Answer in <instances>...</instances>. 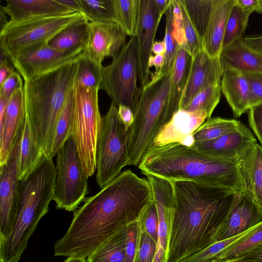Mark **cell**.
I'll use <instances>...</instances> for the list:
<instances>
[{
  "label": "cell",
  "instance_id": "obj_1",
  "mask_svg": "<svg viewBox=\"0 0 262 262\" xmlns=\"http://www.w3.org/2000/svg\"><path fill=\"white\" fill-rule=\"evenodd\" d=\"M153 200L150 185L124 170L74 211L67 231L54 244V256L86 258L104 243L138 220Z\"/></svg>",
  "mask_w": 262,
  "mask_h": 262
},
{
  "label": "cell",
  "instance_id": "obj_2",
  "mask_svg": "<svg viewBox=\"0 0 262 262\" xmlns=\"http://www.w3.org/2000/svg\"><path fill=\"white\" fill-rule=\"evenodd\" d=\"M171 181L167 262H180L215 242L236 192L191 181Z\"/></svg>",
  "mask_w": 262,
  "mask_h": 262
},
{
  "label": "cell",
  "instance_id": "obj_3",
  "mask_svg": "<svg viewBox=\"0 0 262 262\" xmlns=\"http://www.w3.org/2000/svg\"><path fill=\"white\" fill-rule=\"evenodd\" d=\"M237 162L217 159L173 143L150 148L138 167L145 176L191 181L237 193L244 190Z\"/></svg>",
  "mask_w": 262,
  "mask_h": 262
},
{
  "label": "cell",
  "instance_id": "obj_4",
  "mask_svg": "<svg viewBox=\"0 0 262 262\" xmlns=\"http://www.w3.org/2000/svg\"><path fill=\"white\" fill-rule=\"evenodd\" d=\"M56 166L47 159L20 181L15 220L8 236L0 240L1 262H18L29 239L48 212L55 193Z\"/></svg>",
  "mask_w": 262,
  "mask_h": 262
},
{
  "label": "cell",
  "instance_id": "obj_5",
  "mask_svg": "<svg viewBox=\"0 0 262 262\" xmlns=\"http://www.w3.org/2000/svg\"><path fill=\"white\" fill-rule=\"evenodd\" d=\"M77 66L69 64L24 84L26 117L47 159H51L56 124L74 87Z\"/></svg>",
  "mask_w": 262,
  "mask_h": 262
},
{
  "label": "cell",
  "instance_id": "obj_6",
  "mask_svg": "<svg viewBox=\"0 0 262 262\" xmlns=\"http://www.w3.org/2000/svg\"><path fill=\"white\" fill-rule=\"evenodd\" d=\"M171 74L141 89L130 128V165H138L158 133L172 118L168 109Z\"/></svg>",
  "mask_w": 262,
  "mask_h": 262
},
{
  "label": "cell",
  "instance_id": "obj_7",
  "mask_svg": "<svg viewBox=\"0 0 262 262\" xmlns=\"http://www.w3.org/2000/svg\"><path fill=\"white\" fill-rule=\"evenodd\" d=\"M130 128L120 120L116 104L112 102L102 118L96 148V181L101 189L130 165L128 151Z\"/></svg>",
  "mask_w": 262,
  "mask_h": 262
},
{
  "label": "cell",
  "instance_id": "obj_8",
  "mask_svg": "<svg viewBox=\"0 0 262 262\" xmlns=\"http://www.w3.org/2000/svg\"><path fill=\"white\" fill-rule=\"evenodd\" d=\"M99 90L85 88L74 82L72 136L82 169L88 178L96 171L97 143L102 118L99 109Z\"/></svg>",
  "mask_w": 262,
  "mask_h": 262
},
{
  "label": "cell",
  "instance_id": "obj_9",
  "mask_svg": "<svg viewBox=\"0 0 262 262\" xmlns=\"http://www.w3.org/2000/svg\"><path fill=\"white\" fill-rule=\"evenodd\" d=\"M139 64L137 39L131 37L112 63L103 67L100 90L104 91L112 102L124 105L134 113L141 95L137 86Z\"/></svg>",
  "mask_w": 262,
  "mask_h": 262
},
{
  "label": "cell",
  "instance_id": "obj_10",
  "mask_svg": "<svg viewBox=\"0 0 262 262\" xmlns=\"http://www.w3.org/2000/svg\"><path fill=\"white\" fill-rule=\"evenodd\" d=\"M84 16L71 14L32 18L10 24L0 30L1 53L8 59L21 50L34 44L48 42L66 27Z\"/></svg>",
  "mask_w": 262,
  "mask_h": 262
},
{
  "label": "cell",
  "instance_id": "obj_11",
  "mask_svg": "<svg viewBox=\"0 0 262 262\" xmlns=\"http://www.w3.org/2000/svg\"><path fill=\"white\" fill-rule=\"evenodd\" d=\"M56 155L53 200L58 209L75 211L86 199L88 177L82 169L72 135Z\"/></svg>",
  "mask_w": 262,
  "mask_h": 262
},
{
  "label": "cell",
  "instance_id": "obj_12",
  "mask_svg": "<svg viewBox=\"0 0 262 262\" xmlns=\"http://www.w3.org/2000/svg\"><path fill=\"white\" fill-rule=\"evenodd\" d=\"M84 49L61 51L43 42L21 50L9 59L25 82L77 62L83 56Z\"/></svg>",
  "mask_w": 262,
  "mask_h": 262
},
{
  "label": "cell",
  "instance_id": "obj_13",
  "mask_svg": "<svg viewBox=\"0 0 262 262\" xmlns=\"http://www.w3.org/2000/svg\"><path fill=\"white\" fill-rule=\"evenodd\" d=\"M23 130L8 161L1 166L0 240L10 232L16 215L20 182L17 172Z\"/></svg>",
  "mask_w": 262,
  "mask_h": 262
},
{
  "label": "cell",
  "instance_id": "obj_14",
  "mask_svg": "<svg viewBox=\"0 0 262 262\" xmlns=\"http://www.w3.org/2000/svg\"><path fill=\"white\" fill-rule=\"evenodd\" d=\"M162 16L155 0H140L135 36L137 39L141 90L149 81V59L156 32Z\"/></svg>",
  "mask_w": 262,
  "mask_h": 262
},
{
  "label": "cell",
  "instance_id": "obj_15",
  "mask_svg": "<svg viewBox=\"0 0 262 262\" xmlns=\"http://www.w3.org/2000/svg\"><path fill=\"white\" fill-rule=\"evenodd\" d=\"M156 204L158 219V237L153 262H167L171 219L174 201L171 181L146 175Z\"/></svg>",
  "mask_w": 262,
  "mask_h": 262
},
{
  "label": "cell",
  "instance_id": "obj_16",
  "mask_svg": "<svg viewBox=\"0 0 262 262\" xmlns=\"http://www.w3.org/2000/svg\"><path fill=\"white\" fill-rule=\"evenodd\" d=\"M127 34L116 23H89L83 55L102 64L106 57H115L125 46Z\"/></svg>",
  "mask_w": 262,
  "mask_h": 262
},
{
  "label": "cell",
  "instance_id": "obj_17",
  "mask_svg": "<svg viewBox=\"0 0 262 262\" xmlns=\"http://www.w3.org/2000/svg\"><path fill=\"white\" fill-rule=\"evenodd\" d=\"M262 222V209L244 190L235 194L230 211L219 229L215 242L243 233Z\"/></svg>",
  "mask_w": 262,
  "mask_h": 262
},
{
  "label": "cell",
  "instance_id": "obj_18",
  "mask_svg": "<svg viewBox=\"0 0 262 262\" xmlns=\"http://www.w3.org/2000/svg\"><path fill=\"white\" fill-rule=\"evenodd\" d=\"M26 118L24 87L11 97L0 116V166L8 161L23 130Z\"/></svg>",
  "mask_w": 262,
  "mask_h": 262
},
{
  "label": "cell",
  "instance_id": "obj_19",
  "mask_svg": "<svg viewBox=\"0 0 262 262\" xmlns=\"http://www.w3.org/2000/svg\"><path fill=\"white\" fill-rule=\"evenodd\" d=\"M255 143L251 132L242 124L235 132L211 141L195 142L191 147L217 159L238 161Z\"/></svg>",
  "mask_w": 262,
  "mask_h": 262
},
{
  "label": "cell",
  "instance_id": "obj_20",
  "mask_svg": "<svg viewBox=\"0 0 262 262\" xmlns=\"http://www.w3.org/2000/svg\"><path fill=\"white\" fill-rule=\"evenodd\" d=\"M223 71L219 58L212 57L202 50L193 58L190 74L180 110H183L203 90L221 84Z\"/></svg>",
  "mask_w": 262,
  "mask_h": 262
},
{
  "label": "cell",
  "instance_id": "obj_21",
  "mask_svg": "<svg viewBox=\"0 0 262 262\" xmlns=\"http://www.w3.org/2000/svg\"><path fill=\"white\" fill-rule=\"evenodd\" d=\"M1 9L8 15L10 24L39 17L62 16L77 12L58 0H6Z\"/></svg>",
  "mask_w": 262,
  "mask_h": 262
},
{
  "label": "cell",
  "instance_id": "obj_22",
  "mask_svg": "<svg viewBox=\"0 0 262 262\" xmlns=\"http://www.w3.org/2000/svg\"><path fill=\"white\" fill-rule=\"evenodd\" d=\"M207 119L204 111L190 112L179 110L158 133L151 147L181 143L186 138L193 135Z\"/></svg>",
  "mask_w": 262,
  "mask_h": 262
},
{
  "label": "cell",
  "instance_id": "obj_23",
  "mask_svg": "<svg viewBox=\"0 0 262 262\" xmlns=\"http://www.w3.org/2000/svg\"><path fill=\"white\" fill-rule=\"evenodd\" d=\"M244 191L262 209V146L255 143L237 162Z\"/></svg>",
  "mask_w": 262,
  "mask_h": 262
},
{
  "label": "cell",
  "instance_id": "obj_24",
  "mask_svg": "<svg viewBox=\"0 0 262 262\" xmlns=\"http://www.w3.org/2000/svg\"><path fill=\"white\" fill-rule=\"evenodd\" d=\"M221 88L235 117H239L249 111L250 87L243 72L232 69L224 70Z\"/></svg>",
  "mask_w": 262,
  "mask_h": 262
},
{
  "label": "cell",
  "instance_id": "obj_25",
  "mask_svg": "<svg viewBox=\"0 0 262 262\" xmlns=\"http://www.w3.org/2000/svg\"><path fill=\"white\" fill-rule=\"evenodd\" d=\"M219 58L223 71L232 69L243 73H262V54L246 46L242 39L222 50Z\"/></svg>",
  "mask_w": 262,
  "mask_h": 262
},
{
  "label": "cell",
  "instance_id": "obj_26",
  "mask_svg": "<svg viewBox=\"0 0 262 262\" xmlns=\"http://www.w3.org/2000/svg\"><path fill=\"white\" fill-rule=\"evenodd\" d=\"M235 0H215L212 14L203 41V48L212 57L221 52L227 22Z\"/></svg>",
  "mask_w": 262,
  "mask_h": 262
},
{
  "label": "cell",
  "instance_id": "obj_27",
  "mask_svg": "<svg viewBox=\"0 0 262 262\" xmlns=\"http://www.w3.org/2000/svg\"><path fill=\"white\" fill-rule=\"evenodd\" d=\"M193 58L184 45L180 46L171 74L168 109L173 117L180 110L181 100L191 72Z\"/></svg>",
  "mask_w": 262,
  "mask_h": 262
},
{
  "label": "cell",
  "instance_id": "obj_28",
  "mask_svg": "<svg viewBox=\"0 0 262 262\" xmlns=\"http://www.w3.org/2000/svg\"><path fill=\"white\" fill-rule=\"evenodd\" d=\"M165 14V32L163 40L166 45V52L164 54V65L159 70L151 75V79L147 85L151 84L164 76L171 73L180 46L185 45L183 38L177 29L172 0Z\"/></svg>",
  "mask_w": 262,
  "mask_h": 262
},
{
  "label": "cell",
  "instance_id": "obj_29",
  "mask_svg": "<svg viewBox=\"0 0 262 262\" xmlns=\"http://www.w3.org/2000/svg\"><path fill=\"white\" fill-rule=\"evenodd\" d=\"M47 158L39 147L27 118L21 135L18 165V179L24 180Z\"/></svg>",
  "mask_w": 262,
  "mask_h": 262
},
{
  "label": "cell",
  "instance_id": "obj_30",
  "mask_svg": "<svg viewBox=\"0 0 262 262\" xmlns=\"http://www.w3.org/2000/svg\"><path fill=\"white\" fill-rule=\"evenodd\" d=\"M89 22L83 16L64 28L47 42L61 51L85 49L89 37Z\"/></svg>",
  "mask_w": 262,
  "mask_h": 262
},
{
  "label": "cell",
  "instance_id": "obj_31",
  "mask_svg": "<svg viewBox=\"0 0 262 262\" xmlns=\"http://www.w3.org/2000/svg\"><path fill=\"white\" fill-rule=\"evenodd\" d=\"M86 262H126L125 228L86 258Z\"/></svg>",
  "mask_w": 262,
  "mask_h": 262
},
{
  "label": "cell",
  "instance_id": "obj_32",
  "mask_svg": "<svg viewBox=\"0 0 262 262\" xmlns=\"http://www.w3.org/2000/svg\"><path fill=\"white\" fill-rule=\"evenodd\" d=\"M182 2L203 46L215 0H182Z\"/></svg>",
  "mask_w": 262,
  "mask_h": 262
},
{
  "label": "cell",
  "instance_id": "obj_33",
  "mask_svg": "<svg viewBox=\"0 0 262 262\" xmlns=\"http://www.w3.org/2000/svg\"><path fill=\"white\" fill-rule=\"evenodd\" d=\"M242 124L235 119L221 118L209 119L193 134L195 142H204L214 140L239 129Z\"/></svg>",
  "mask_w": 262,
  "mask_h": 262
},
{
  "label": "cell",
  "instance_id": "obj_34",
  "mask_svg": "<svg viewBox=\"0 0 262 262\" xmlns=\"http://www.w3.org/2000/svg\"><path fill=\"white\" fill-rule=\"evenodd\" d=\"M73 117L74 96L73 88L68 96L56 124L51 155V159L57 154L72 135Z\"/></svg>",
  "mask_w": 262,
  "mask_h": 262
},
{
  "label": "cell",
  "instance_id": "obj_35",
  "mask_svg": "<svg viewBox=\"0 0 262 262\" xmlns=\"http://www.w3.org/2000/svg\"><path fill=\"white\" fill-rule=\"evenodd\" d=\"M251 14L237 4L235 0L227 22L221 51L243 38Z\"/></svg>",
  "mask_w": 262,
  "mask_h": 262
},
{
  "label": "cell",
  "instance_id": "obj_36",
  "mask_svg": "<svg viewBox=\"0 0 262 262\" xmlns=\"http://www.w3.org/2000/svg\"><path fill=\"white\" fill-rule=\"evenodd\" d=\"M140 0H113L116 23L127 36L136 35Z\"/></svg>",
  "mask_w": 262,
  "mask_h": 262
},
{
  "label": "cell",
  "instance_id": "obj_37",
  "mask_svg": "<svg viewBox=\"0 0 262 262\" xmlns=\"http://www.w3.org/2000/svg\"><path fill=\"white\" fill-rule=\"evenodd\" d=\"M78 1L81 13L90 23H116L113 0Z\"/></svg>",
  "mask_w": 262,
  "mask_h": 262
},
{
  "label": "cell",
  "instance_id": "obj_38",
  "mask_svg": "<svg viewBox=\"0 0 262 262\" xmlns=\"http://www.w3.org/2000/svg\"><path fill=\"white\" fill-rule=\"evenodd\" d=\"M75 82L90 89L100 87L103 79V67L83 55L77 61Z\"/></svg>",
  "mask_w": 262,
  "mask_h": 262
},
{
  "label": "cell",
  "instance_id": "obj_39",
  "mask_svg": "<svg viewBox=\"0 0 262 262\" xmlns=\"http://www.w3.org/2000/svg\"><path fill=\"white\" fill-rule=\"evenodd\" d=\"M262 244V222L253 230L224 249L218 260L239 257Z\"/></svg>",
  "mask_w": 262,
  "mask_h": 262
},
{
  "label": "cell",
  "instance_id": "obj_40",
  "mask_svg": "<svg viewBox=\"0 0 262 262\" xmlns=\"http://www.w3.org/2000/svg\"><path fill=\"white\" fill-rule=\"evenodd\" d=\"M221 92V84L209 87L194 96L183 110L190 112L204 111L209 119L220 102Z\"/></svg>",
  "mask_w": 262,
  "mask_h": 262
},
{
  "label": "cell",
  "instance_id": "obj_41",
  "mask_svg": "<svg viewBox=\"0 0 262 262\" xmlns=\"http://www.w3.org/2000/svg\"><path fill=\"white\" fill-rule=\"evenodd\" d=\"M256 226L235 236L216 242L180 262H211L214 260H218L221 254L225 248L248 233Z\"/></svg>",
  "mask_w": 262,
  "mask_h": 262
},
{
  "label": "cell",
  "instance_id": "obj_42",
  "mask_svg": "<svg viewBox=\"0 0 262 262\" xmlns=\"http://www.w3.org/2000/svg\"><path fill=\"white\" fill-rule=\"evenodd\" d=\"M181 17L180 21L187 50L193 58L201 51L204 50L203 43L189 19L186 10L182 2L178 0Z\"/></svg>",
  "mask_w": 262,
  "mask_h": 262
},
{
  "label": "cell",
  "instance_id": "obj_43",
  "mask_svg": "<svg viewBox=\"0 0 262 262\" xmlns=\"http://www.w3.org/2000/svg\"><path fill=\"white\" fill-rule=\"evenodd\" d=\"M138 222L140 228L157 243L158 237L159 219L156 204L154 199L144 210Z\"/></svg>",
  "mask_w": 262,
  "mask_h": 262
},
{
  "label": "cell",
  "instance_id": "obj_44",
  "mask_svg": "<svg viewBox=\"0 0 262 262\" xmlns=\"http://www.w3.org/2000/svg\"><path fill=\"white\" fill-rule=\"evenodd\" d=\"M156 247L157 243L140 228L138 244L133 262H153Z\"/></svg>",
  "mask_w": 262,
  "mask_h": 262
},
{
  "label": "cell",
  "instance_id": "obj_45",
  "mask_svg": "<svg viewBox=\"0 0 262 262\" xmlns=\"http://www.w3.org/2000/svg\"><path fill=\"white\" fill-rule=\"evenodd\" d=\"M140 227L138 221L125 227L126 262H133L139 236Z\"/></svg>",
  "mask_w": 262,
  "mask_h": 262
},
{
  "label": "cell",
  "instance_id": "obj_46",
  "mask_svg": "<svg viewBox=\"0 0 262 262\" xmlns=\"http://www.w3.org/2000/svg\"><path fill=\"white\" fill-rule=\"evenodd\" d=\"M250 87L249 106H253L262 104V73H244Z\"/></svg>",
  "mask_w": 262,
  "mask_h": 262
},
{
  "label": "cell",
  "instance_id": "obj_47",
  "mask_svg": "<svg viewBox=\"0 0 262 262\" xmlns=\"http://www.w3.org/2000/svg\"><path fill=\"white\" fill-rule=\"evenodd\" d=\"M22 78L16 71L1 85L0 98L10 99L13 95L19 89L23 88Z\"/></svg>",
  "mask_w": 262,
  "mask_h": 262
},
{
  "label": "cell",
  "instance_id": "obj_48",
  "mask_svg": "<svg viewBox=\"0 0 262 262\" xmlns=\"http://www.w3.org/2000/svg\"><path fill=\"white\" fill-rule=\"evenodd\" d=\"M250 126L262 146V104L251 107L248 111Z\"/></svg>",
  "mask_w": 262,
  "mask_h": 262
},
{
  "label": "cell",
  "instance_id": "obj_49",
  "mask_svg": "<svg viewBox=\"0 0 262 262\" xmlns=\"http://www.w3.org/2000/svg\"><path fill=\"white\" fill-rule=\"evenodd\" d=\"M11 61L1 53L0 85H2L14 72Z\"/></svg>",
  "mask_w": 262,
  "mask_h": 262
},
{
  "label": "cell",
  "instance_id": "obj_50",
  "mask_svg": "<svg viewBox=\"0 0 262 262\" xmlns=\"http://www.w3.org/2000/svg\"><path fill=\"white\" fill-rule=\"evenodd\" d=\"M236 2L251 13L254 11L262 13V0H236Z\"/></svg>",
  "mask_w": 262,
  "mask_h": 262
},
{
  "label": "cell",
  "instance_id": "obj_51",
  "mask_svg": "<svg viewBox=\"0 0 262 262\" xmlns=\"http://www.w3.org/2000/svg\"><path fill=\"white\" fill-rule=\"evenodd\" d=\"M118 112L119 117L121 121L127 127L130 128L134 120L133 111L126 106L119 105L118 106Z\"/></svg>",
  "mask_w": 262,
  "mask_h": 262
},
{
  "label": "cell",
  "instance_id": "obj_52",
  "mask_svg": "<svg viewBox=\"0 0 262 262\" xmlns=\"http://www.w3.org/2000/svg\"><path fill=\"white\" fill-rule=\"evenodd\" d=\"M244 43L254 52L262 54V36L242 38Z\"/></svg>",
  "mask_w": 262,
  "mask_h": 262
},
{
  "label": "cell",
  "instance_id": "obj_53",
  "mask_svg": "<svg viewBox=\"0 0 262 262\" xmlns=\"http://www.w3.org/2000/svg\"><path fill=\"white\" fill-rule=\"evenodd\" d=\"M238 258L262 262V244Z\"/></svg>",
  "mask_w": 262,
  "mask_h": 262
},
{
  "label": "cell",
  "instance_id": "obj_54",
  "mask_svg": "<svg viewBox=\"0 0 262 262\" xmlns=\"http://www.w3.org/2000/svg\"><path fill=\"white\" fill-rule=\"evenodd\" d=\"M164 55H155L154 56L151 55L149 61V67L150 68L154 66L155 67V72L159 70L164 65Z\"/></svg>",
  "mask_w": 262,
  "mask_h": 262
},
{
  "label": "cell",
  "instance_id": "obj_55",
  "mask_svg": "<svg viewBox=\"0 0 262 262\" xmlns=\"http://www.w3.org/2000/svg\"><path fill=\"white\" fill-rule=\"evenodd\" d=\"M152 52L156 55H164L166 52V45L164 40L155 41L152 45Z\"/></svg>",
  "mask_w": 262,
  "mask_h": 262
},
{
  "label": "cell",
  "instance_id": "obj_56",
  "mask_svg": "<svg viewBox=\"0 0 262 262\" xmlns=\"http://www.w3.org/2000/svg\"><path fill=\"white\" fill-rule=\"evenodd\" d=\"M63 5L73 9L77 12L81 13L78 0H58Z\"/></svg>",
  "mask_w": 262,
  "mask_h": 262
},
{
  "label": "cell",
  "instance_id": "obj_57",
  "mask_svg": "<svg viewBox=\"0 0 262 262\" xmlns=\"http://www.w3.org/2000/svg\"><path fill=\"white\" fill-rule=\"evenodd\" d=\"M160 15L162 16L167 10L171 4V0H155Z\"/></svg>",
  "mask_w": 262,
  "mask_h": 262
},
{
  "label": "cell",
  "instance_id": "obj_58",
  "mask_svg": "<svg viewBox=\"0 0 262 262\" xmlns=\"http://www.w3.org/2000/svg\"><path fill=\"white\" fill-rule=\"evenodd\" d=\"M0 15H1V21H0V27L1 30H2L8 24L9 21L7 20V18L6 17V14L4 12V11L1 9L0 11Z\"/></svg>",
  "mask_w": 262,
  "mask_h": 262
},
{
  "label": "cell",
  "instance_id": "obj_59",
  "mask_svg": "<svg viewBox=\"0 0 262 262\" xmlns=\"http://www.w3.org/2000/svg\"><path fill=\"white\" fill-rule=\"evenodd\" d=\"M63 262H86V259L76 257H68Z\"/></svg>",
  "mask_w": 262,
  "mask_h": 262
},
{
  "label": "cell",
  "instance_id": "obj_60",
  "mask_svg": "<svg viewBox=\"0 0 262 262\" xmlns=\"http://www.w3.org/2000/svg\"><path fill=\"white\" fill-rule=\"evenodd\" d=\"M227 261L228 262H257L253 260L243 259L241 258H236L230 260H228Z\"/></svg>",
  "mask_w": 262,
  "mask_h": 262
},
{
  "label": "cell",
  "instance_id": "obj_61",
  "mask_svg": "<svg viewBox=\"0 0 262 262\" xmlns=\"http://www.w3.org/2000/svg\"><path fill=\"white\" fill-rule=\"evenodd\" d=\"M211 262H228L226 260H214Z\"/></svg>",
  "mask_w": 262,
  "mask_h": 262
}]
</instances>
